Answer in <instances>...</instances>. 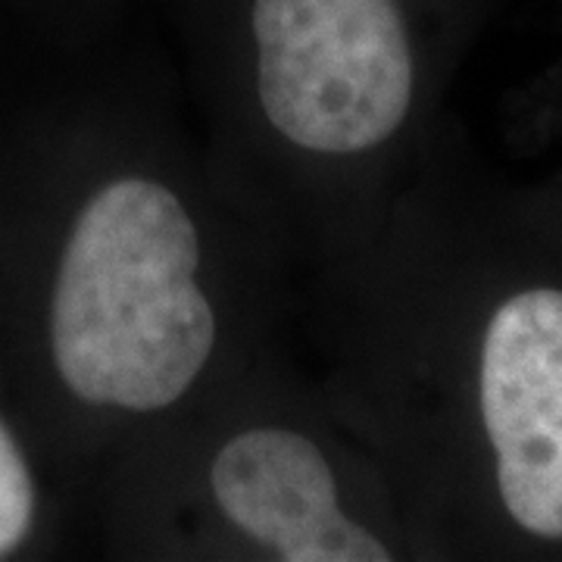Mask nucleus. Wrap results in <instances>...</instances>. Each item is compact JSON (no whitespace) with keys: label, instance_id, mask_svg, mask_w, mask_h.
Instances as JSON below:
<instances>
[{"label":"nucleus","instance_id":"obj_1","mask_svg":"<svg viewBox=\"0 0 562 562\" xmlns=\"http://www.w3.org/2000/svg\"><path fill=\"white\" fill-rule=\"evenodd\" d=\"M201 235L162 181L116 179L81 206L50 301L63 384L91 406L157 413L198 382L216 313L198 284Z\"/></svg>","mask_w":562,"mask_h":562},{"label":"nucleus","instance_id":"obj_2","mask_svg":"<svg viewBox=\"0 0 562 562\" xmlns=\"http://www.w3.org/2000/svg\"><path fill=\"white\" fill-rule=\"evenodd\" d=\"M257 91L281 138L362 154L413 106L416 66L397 0H257Z\"/></svg>","mask_w":562,"mask_h":562},{"label":"nucleus","instance_id":"obj_3","mask_svg":"<svg viewBox=\"0 0 562 562\" xmlns=\"http://www.w3.org/2000/svg\"><path fill=\"white\" fill-rule=\"evenodd\" d=\"M479 409L506 516L562 543V288H522L491 313Z\"/></svg>","mask_w":562,"mask_h":562},{"label":"nucleus","instance_id":"obj_4","mask_svg":"<svg viewBox=\"0 0 562 562\" xmlns=\"http://www.w3.org/2000/svg\"><path fill=\"white\" fill-rule=\"evenodd\" d=\"M210 487L228 522L288 562H384L391 550L338 503L335 472L301 431L260 425L222 443Z\"/></svg>","mask_w":562,"mask_h":562},{"label":"nucleus","instance_id":"obj_5","mask_svg":"<svg viewBox=\"0 0 562 562\" xmlns=\"http://www.w3.org/2000/svg\"><path fill=\"white\" fill-rule=\"evenodd\" d=\"M35 519V484L25 457L0 422V557L16 550Z\"/></svg>","mask_w":562,"mask_h":562}]
</instances>
